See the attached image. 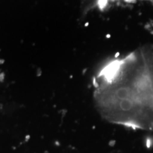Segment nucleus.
Segmentation results:
<instances>
[{
	"label": "nucleus",
	"mask_w": 153,
	"mask_h": 153,
	"mask_svg": "<svg viewBox=\"0 0 153 153\" xmlns=\"http://www.w3.org/2000/svg\"><path fill=\"white\" fill-rule=\"evenodd\" d=\"M84 1L92 8H96V7L102 8L108 4L110 1H114L116 0H84ZM143 1H149V2L153 4V0H143Z\"/></svg>",
	"instance_id": "nucleus-3"
},
{
	"label": "nucleus",
	"mask_w": 153,
	"mask_h": 153,
	"mask_svg": "<svg viewBox=\"0 0 153 153\" xmlns=\"http://www.w3.org/2000/svg\"><path fill=\"white\" fill-rule=\"evenodd\" d=\"M94 99L111 123L153 128V81L140 48L108 60L94 77Z\"/></svg>",
	"instance_id": "nucleus-1"
},
{
	"label": "nucleus",
	"mask_w": 153,
	"mask_h": 153,
	"mask_svg": "<svg viewBox=\"0 0 153 153\" xmlns=\"http://www.w3.org/2000/svg\"><path fill=\"white\" fill-rule=\"evenodd\" d=\"M144 57L148 71L153 81V45L147 44L140 48Z\"/></svg>",
	"instance_id": "nucleus-2"
}]
</instances>
